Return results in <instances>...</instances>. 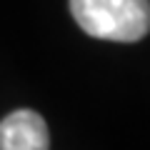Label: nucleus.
Masks as SVG:
<instances>
[{
  "label": "nucleus",
  "instance_id": "f257e3e1",
  "mask_svg": "<svg viewBox=\"0 0 150 150\" xmlns=\"http://www.w3.org/2000/svg\"><path fill=\"white\" fill-rule=\"evenodd\" d=\"M70 13L100 40L135 43L150 30V0H70Z\"/></svg>",
  "mask_w": 150,
  "mask_h": 150
},
{
  "label": "nucleus",
  "instance_id": "f03ea898",
  "mask_svg": "<svg viewBox=\"0 0 150 150\" xmlns=\"http://www.w3.org/2000/svg\"><path fill=\"white\" fill-rule=\"evenodd\" d=\"M0 150H50L45 120L35 110H15L0 120Z\"/></svg>",
  "mask_w": 150,
  "mask_h": 150
}]
</instances>
